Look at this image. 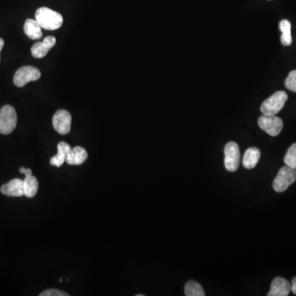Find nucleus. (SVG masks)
Segmentation results:
<instances>
[{
    "mask_svg": "<svg viewBox=\"0 0 296 296\" xmlns=\"http://www.w3.org/2000/svg\"><path fill=\"white\" fill-rule=\"evenodd\" d=\"M36 21L45 30H57L62 26L64 18L60 13L52 9L42 7L36 12Z\"/></svg>",
    "mask_w": 296,
    "mask_h": 296,
    "instance_id": "obj_1",
    "label": "nucleus"
},
{
    "mask_svg": "<svg viewBox=\"0 0 296 296\" xmlns=\"http://www.w3.org/2000/svg\"><path fill=\"white\" fill-rule=\"evenodd\" d=\"M288 100V95L285 92L280 91L272 95L269 98L263 101L261 105V112L263 115H277Z\"/></svg>",
    "mask_w": 296,
    "mask_h": 296,
    "instance_id": "obj_2",
    "label": "nucleus"
},
{
    "mask_svg": "<svg viewBox=\"0 0 296 296\" xmlns=\"http://www.w3.org/2000/svg\"><path fill=\"white\" fill-rule=\"evenodd\" d=\"M295 180L296 169L286 166L281 168L277 174V177L273 181V189L276 192H284L287 190L289 186L294 183Z\"/></svg>",
    "mask_w": 296,
    "mask_h": 296,
    "instance_id": "obj_3",
    "label": "nucleus"
},
{
    "mask_svg": "<svg viewBox=\"0 0 296 296\" xmlns=\"http://www.w3.org/2000/svg\"><path fill=\"white\" fill-rule=\"evenodd\" d=\"M17 123V113L13 106L5 105L0 110V133L9 134L15 129Z\"/></svg>",
    "mask_w": 296,
    "mask_h": 296,
    "instance_id": "obj_4",
    "label": "nucleus"
},
{
    "mask_svg": "<svg viewBox=\"0 0 296 296\" xmlns=\"http://www.w3.org/2000/svg\"><path fill=\"white\" fill-rule=\"evenodd\" d=\"M225 167L230 172H234L239 168L240 151L239 145L234 142H229L225 147Z\"/></svg>",
    "mask_w": 296,
    "mask_h": 296,
    "instance_id": "obj_5",
    "label": "nucleus"
},
{
    "mask_svg": "<svg viewBox=\"0 0 296 296\" xmlns=\"http://www.w3.org/2000/svg\"><path fill=\"white\" fill-rule=\"evenodd\" d=\"M260 128L270 136L276 137L280 134L283 128V121L277 115H263L258 119Z\"/></svg>",
    "mask_w": 296,
    "mask_h": 296,
    "instance_id": "obj_6",
    "label": "nucleus"
},
{
    "mask_svg": "<svg viewBox=\"0 0 296 296\" xmlns=\"http://www.w3.org/2000/svg\"><path fill=\"white\" fill-rule=\"evenodd\" d=\"M41 76V72L38 68L32 66L21 67L16 72L13 83L18 88H21L30 82L37 81Z\"/></svg>",
    "mask_w": 296,
    "mask_h": 296,
    "instance_id": "obj_7",
    "label": "nucleus"
},
{
    "mask_svg": "<svg viewBox=\"0 0 296 296\" xmlns=\"http://www.w3.org/2000/svg\"><path fill=\"white\" fill-rule=\"evenodd\" d=\"M72 116L65 110L58 111L53 117V126L56 132L61 135L68 134L70 132Z\"/></svg>",
    "mask_w": 296,
    "mask_h": 296,
    "instance_id": "obj_8",
    "label": "nucleus"
},
{
    "mask_svg": "<svg viewBox=\"0 0 296 296\" xmlns=\"http://www.w3.org/2000/svg\"><path fill=\"white\" fill-rule=\"evenodd\" d=\"M291 291V285L282 277H276L271 284L267 296H287Z\"/></svg>",
    "mask_w": 296,
    "mask_h": 296,
    "instance_id": "obj_9",
    "label": "nucleus"
},
{
    "mask_svg": "<svg viewBox=\"0 0 296 296\" xmlns=\"http://www.w3.org/2000/svg\"><path fill=\"white\" fill-rule=\"evenodd\" d=\"M56 38L55 37H47L41 42H37L32 47V53L33 57L41 59L45 57L48 52L55 46Z\"/></svg>",
    "mask_w": 296,
    "mask_h": 296,
    "instance_id": "obj_10",
    "label": "nucleus"
},
{
    "mask_svg": "<svg viewBox=\"0 0 296 296\" xmlns=\"http://www.w3.org/2000/svg\"><path fill=\"white\" fill-rule=\"evenodd\" d=\"M1 193L9 197L23 196L25 194L23 180L20 179H12L9 183L1 187Z\"/></svg>",
    "mask_w": 296,
    "mask_h": 296,
    "instance_id": "obj_11",
    "label": "nucleus"
},
{
    "mask_svg": "<svg viewBox=\"0 0 296 296\" xmlns=\"http://www.w3.org/2000/svg\"><path fill=\"white\" fill-rule=\"evenodd\" d=\"M88 152L85 148L82 147H75L69 151L67 156L66 162L71 166H79L88 159Z\"/></svg>",
    "mask_w": 296,
    "mask_h": 296,
    "instance_id": "obj_12",
    "label": "nucleus"
},
{
    "mask_svg": "<svg viewBox=\"0 0 296 296\" xmlns=\"http://www.w3.org/2000/svg\"><path fill=\"white\" fill-rule=\"evenodd\" d=\"M72 149L71 146L65 142H61L58 144V153L50 159V164L53 167H62L64 162H66L69 151Z\"/></svg>",
    "mask_w": 296,
    "mask_h": 296,
    "instance_id": "obj_13",
    "label": "nucleus"
},
{
    "mask_svg": "<svg viewBox=\"0 0 296 296\" xmlns=\"http://www.w3.org/2000/svg\"><path fill=\"white\" fill-rule=\"evenodd\" d=\"M261 152L257 147H250L246 150L244 155L243 166L248 170L254 169L259 162Z\"/></svg>",
    "mask_w": 296,
    "mask_h": 296,
    "instance_id": "obj_14",
    "label": "nucleus"
},
{
    "mask_svg": "<svg viewBox=\"0 0 296 296\" xmlns=\"http://www.w3.org/2000/svg\"><path fill=\"white\" fill-rule=\"evenodd\" d=\"M24 32L32 40H40L42 37V31L36 20L26 19L24 24Z\"/></svg>",
    "mask_w": 296,
    "mask_h": 296,
    "instance_id": "obj_15",
    "label": "nucleus"
},
{
    "mask_svg": "<svg viewBox=\"0 0 296 296\" xmlns=\"http://www.w3.org/2000/svg\"><path fill=\"white\" fill-rule=\"evenodd\" d=\"M24 193L25 196L28 198H33L36 196L39 189V183L37 178L33 175H28L26 176L23 180Z\"/></svg>",
    "mask_w": 296,
    "mask_h": 296,
    "instance_id": "obj_16",
    "label": "nucleus"
},
{
    "mask_svg": "<svg viewBox=\"0 0 296 296\" xmlns=\"http://www.w3.org/2000/svg\"><path fill=\"white\" fill-rule=\"evenodd\" d=\"M280 30L282 32L281 41L282 45L290 46L292 44L291 24L288 20H282L280 21Z\"/></svg>",
    "mask_w": 296,
    "mask_h": 296,
    "instance_id": "obj_17",
    "label": "nucleus"
},
{
    "mask_svg": "<svg viewBox=\"0 0 296 296\" xmlns=\"http://www.w3.org/2000/svg\"><path fill=\"white\" fill-rule=\"evenodd\" d=\"M184 293L186 296H205L203 286L196 281H190L186 284Z\"/></svg>",
    "mask_w": 296,
    "mask_h": 296,
    "instance_id": "obj_18",
    "label": "nucleus"
},
{
    "mask_svg": "<svg viewBox=\"0 0 296 296\" xmlns=\"http://www.w3.org/2000/svg\"><path fill=\"white\" fill-rule=\"evenodd\" d=\"M284 162L286 166L296 169V143H294L288 149L286 156L284 157Z\"/></svg>",
    "mask_w": 296,
    "mask_h": 296,
    "instance_id": "obj_19",
    "label": "nucleus"
},
{
    "mask_svg": "<svg viewBox=\"0 0 296 296\" xmlns=\"http://www.w3.org/2000/svg\"><path fill=\"white\" fill-rule=\"evenodd\" d=\"M285 85L288 90L296 92V70L291 71L289 73V76L285 82Z\"/></svg>",
    "mask_w": 296,
    "mask_h": 296,
    "instance_id": "obj_20",
    "label": "nucleus"
},
{
    "mask_svg": "<svg viewBox=\"0 0 296 296\" xmlns=\"http://www.w3.org/2000/svg\"><path fill=\"white\" fill-rule=\"evenodd\" d=\"M41 296H68V294L65 292L61 291V290H56V289H50V290H47L45 291L42 292L40 294Z\"/></svg>",
    "mask_w": 296,
    "mask_h": 296,
    "instance_id": "obj_21",
    "label": "nucleus"
},
{
    "mask_svg": "<svg viewBox=\"0 0 296 296\" xmlns=\"http://www.w3.org/2000/svg\"><path fill=\"white\" fill-rule=\"evenodd\" d=\"M291 291L296 295V277L291 281Z\"/></svg>",
    "mask_w": 296,
    "mask_h": 296,
    "instance_id": "obj_22",
    "label": "nucleus"
},
{
    "mask_svg": "<svg viewBox=\"0 0 296 296\" xmlns=\"http://www.w3.org/2000/svg\"><path fill=\"white\" fill-rule=\"evenodd\" d=\"M24 175L25 176H28V175H32V171H31L30 169H26V171L24 172Z\"/></svg>",
    "mask_w": 296,
    "mask_h": 296,
    "instance_id": "obj_23",
    "label": "nucleus"
},
{
    "mask_svg": "<svg viewBox=\"0 0 296 296\" xmlns=\"http://www.w3.org/2000/svg\"><path fill=\"white\" fill-rule=\"evenodd\" d=\"M4 46H5V41L2 38H0V52L2 50Z\"/></svg>",
    "mask_w": 296,
    "mask_h": 296,
    "instance_id": "obj_24",
    "label": "nucleus"
},
{
    "mask_svg": "<svg viewBox=\"0 0 296 296\" xmlns=\"http://www.w3.org/2000/svg\"><path fill=\"white\" fill-rule=\"evenodd\" d=\"M25 171H26V168H24V167H21V168H20L19 171L20 173H21V174H24Z\"/></svg>",
    "mask_w": 296,
    "mask_h": 296,
    "instance_id": "obj_25",
    "label": "nucleus"
}]
</instances>
